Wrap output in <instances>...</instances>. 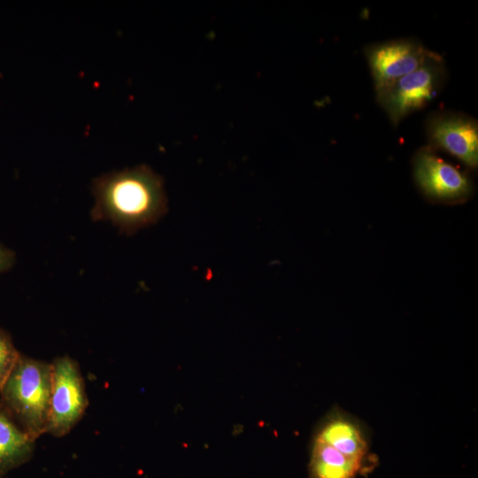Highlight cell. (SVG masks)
I'll use <instances>...</instances> for the list:
<instances>
[{"label":"cell","instance_id":"2","mask_svg":"<svg viewBox=\"0 0 478 478\" xmlns=\"http://www.w3.org/2000/svg\"><path fill=\"white\" fill-rule=\"evenodd\" d=\"M51 364L19 354L0 390V406L34 440L47 432Z\"/></svg>","mask_w":478,"mask_h":478},{"label":"cell","instance_id":"7","mask_svg":"<svg viewBox=\"0 0 478 478\" xmlns=\"http://www.w3.org/2000/svg\"><path fill=\"white\" fill-rule=\"evenodd\" d=\"M429 51L420 41L412 38L390 40L366 46L365 56L375 93L416 70Z\"/></svg>","mask_w":478,"mask_h":478},{"label":"cell","instance_id":"1","mask_svg":"<svg viewBox=\"0 0 478 478\" xmlns=\"http://www.w3.org/2000/svg\"><path fill=\"white\" fill-rule=\"evenodd\" d=\"M91 190L92 219L110 220L128 235L157 223L167 212L164 180L147 165L102 174Z\"/></svg>","mask_w":478,"mask_h":478},{"label":"cell","instance_id":"12","mask_svg":"<svg viewBox=\"0 0 478 478\" xmlns=\"http://www.w3.org/2000/svg\"><path fill=\"white\" fill-rule=\"evenodd\" d=\"M14 260V253L0 244V273L11 268Z\"/></svg>","mask_w":478,"mask_h":478},{"label":"cell","instance_id":"8","mask_svg":"<svg viewBox=\"0 0 478 478\" xmlns=\"http://www.w3.org/2000/svg\"><path fill=\"white\" fill-rule=\"evenodd\" d=\"M316 438L327 443L345 456L364 463L368 443L358 424L341 414L328 417L320 428Z\"/></svg>","mask_w":478,"mask_h":478},{"label":"cell","instance_id":"9","mask_svg":"<svg viewBox=\"0 0 478 478\" xmlns=\"http://www.w3.org/2000/svg\"><path fill=\"white\" fill-rule=\"evenodd\" d=\"M35 440L0 406V478L28 460Z\"/></svg>","mask_w":478,"mask_h":478},{"label":"cell","instance_id":"11","mask_svg":"<svg viewBox=\"0 0 478 478\" xmlns=\"http://www.w3.org/2000/svg\"><path fill=\"white\" fill-rule=\"evenodd\" d=\"M19 353L10 335L0 328V390L15 366Z\"/></svg>","mask_w":478,"mask_h":478},{"label":"cell","instance_id":"4","mask_svg":"<svg viewBox=\"0 0 478 478\" xmlns=\"http://www.w3.org/2000/svg\"><path fill=\"white\" fill-rule=\"evenodd\" d=\"M51 396L47 432L61 437L81 419L88 397L78 363L68 356L51 364Z\"/></svg>","mask_w":478,"mask_h":478},{"label":"cell","instance_id":"6","mask_svg":"<svg viewBox=\"0 0 478 478\" xmlns=\"http://www.w3.org/2000/svg\"><path fill=\"white\" fill-rule=\"evenodd\" d=\"M429 147L443 150L467 167L478 165V122L463 112H437L426 121Z\"/></svg>","mask_w":478,"mask_h":478},{"label":"cell","instance_id":"10","mask_svg":"<svg viewBox=\"0 0 478 478\" xmlns=\"http://www.w3.org/2000/svg\"><path fill=\"white\" fill-rule=\"evenodd\" d=\"M363 464L315 437L310 463L312 478H355Z\"/></svg>","mask_w":478,"mask_h":478},{"label":"cell","instance_id":"3","mask_svg":"<svg viewBox=\"0 0 478 478\" xmlns=\"http://www.w3.org/2000/svg\"><path fill=\"white\" fill-rule=\"evenodd\" d=\"M446 76L443 58L430 50L416 70L376 93V101L396 127L404 118L429 104L443 87Z\"/></svg>","mask_w":478,"mask_h":478},{"label":"cell","instance_id":"5","mask_svg":"<svg viewBox=\"0 0 478 478\" xmlns=\"http://www.w3.org/2000/svg\"><path fill=\"white\" fill-rule=\"evenodd\" d=\"M412 173L418 189L433 202L460 203L467 200L474 192L469 176L429 146L422 147L415 153Z\"/></svg>","mask_w":478,"mask_h":478}]
</instances>
